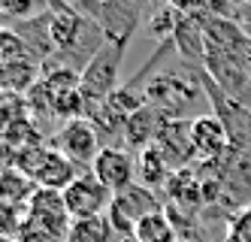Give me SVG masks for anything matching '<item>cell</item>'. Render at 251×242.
Instances as JSON below:
<instances>
[{
  "label": "cell",
  "instance_id": "6",
  "mask_svg": "<svg viewBox=\"0 0 251 242\" xmlns=\"http://www.w3.org/2000/svg\"><path fill=\"white\" fill-rule=\"evenodd\" d=\"M25 221H30L33 227H40L49 236L64 242L67 233H70V224H73V218L67 212V203H64V191L37 188L33 197H30V203L25 206Z\"/></svg>",
  "mask_w": 251,
  "mask_h": 242
},
{
  "label": "cell",
  "instance_id": "22",
  "mask_svg": "<svg viewBox=\"0 0 251 242\" xmlns=\"http://www.w3.org/2000/svg\"><path fill=\"white\" fill-rule=\"evenodd\" d=\"M121 242H136V239H133V236H124V239H121Z\"/></svg>",
  "mask_w": 251,
  "mask_h": 242
},
{
  "label": "cell",
  "instance_id": "10",
  "mask_svg": "<svg viewBox=\"0 0 251 242\" xmlns=\"http://www.w3.org/2000/svg\"><path fill=\"white\" fill-rule=\"evenodd\" d=\"M191 145H194V155L200 161L215 163L227 155V148L233 142H230V134L221 124V118L215 112H206V115L191 118Z\"/></svg>",
  "mask_w": 251,
  "mask_h": 242
},
{
  "label": "cell",
  "instance_id": "11",
  "mask_svg": "<svg viewBox=\"0 0 251 242\" xmlns=\"http://www.w3.org/2000/svg\"><path fill=\"white\" fill-rule=\"evenodd\" d=\"M154 145L160 148V155L170 161L173 170H185V166L197 158L194 145H191V121H164L160 134L154 139Z\"/></svg>",
  "mask_w": 251,
  "mask_h": 242
},
{
  "label": "cell",
  "instance_id": "1",
  "mask_svg": "<svg viewBox=\"0 0 251 242\" xmlns=\"http://www.w3.org/2000/svg\"><path fill=\"white\" fill-rule=\"evenodd\" d=\"M142 97L164 118L182 121V115L203 97V85H200V79L182 76V73H157L146 85V94Z\"/></svg>",
  "mask_w": 251,
  "mask_h": 242
},
{
  "label": "cell",
  "instance_id": "8",
  "mask_svg": "<svg viewBox=\"0 0 251 242\" xmlns=\"http://www.w3.org/2000/svg\"><path fill=\"white\" fill-rule=\"evenodd\" d=\"M112 191L103 188V185L91 176V173H82L70 188L64 191V203H67V212L73 221H82V218H100L109 212L112 206Z\"/></svg>",
  "mask_w": 251,
  "mask_h": 242
},
{
  "label": "cell",
  "instance_id": "13",
  "mask_svg": "<svg viewBox=\"0 0 251 242\" xmlns=\"http://www.w3.org/2000/svg\"><path fill=\"white\" fill-rule=\"evenodd\" d=\"M164 115L157 112V109H151L149 103L139 109V112H133L127 118V124H124V142L127 145H136V148H146V145H154L160 127H164Z\"/></svg>",
  "mask_w": 251,
  "mask_h": 242
},
{
  "label": "cell",
  "instance_id": "15",
  "mask_svg": "<svg viewBox=\"0 0 251 242\" xmlns=\"http://www.w3.org/2000/svg\"><path fill=\"white\" fill-rule=\"evenodd\" d=\"M33 191H37V185L33 179H27L22 170H3L0 173V203H6V206L19 209V206H27Z\"/></svg>",
  "mask_w": 251,
  "mask_h": 242
},
{
  "label": "cell",
  "instance_id": "19",
  "mask_svg": "<svg viewBox=\"0 0 251 242\" xmlns=\"http://www.w3.org/2000/svg\"><path fill=\"white\" fill-rule=\"evenodd\" d=\"M230 242H251V209L239 212L230 224Z\"/></svg>",
  "mask_w": 251,
  "mask_h": 242
},
{
  "label": "cell",
  "instance_id": "3",
  "mask_svg": "<svg viewBox=\"0 0 251 242\" xmlns=\"http://www.w3.org/2000/svg\"><path fill=\"white\" fill-rule=\"evenodd\" d=\"M88 22H94L103 30V40L109 43H121L127 46L130 36L136 30V25L146 15V6L142 3H91V6H76Z\"/></svg>",
  "mask_w": 251,
  "mask_h": 242
},
{
  "label": "cell",
  "instance_id": "18",
  "mask_svg": "<svg viewBox=\"0 0 251 242\" xmlns=\"http://www.w3.org/2000/svg\"><path fill=\"white\" fill-rule=\"evenodd\" d=\"M176 25H178V9H176V3H173V6H157V9L151 12L149 33L154 36L157 43H164V40H173Z\"/></svg>",
  "mask_w": 251,
  "mask_h": 242
},
{
  "label": "cell",
  "instance_id": "7",
  "mask_svg": "<svg viewBox=\"0 0 251 242\" xmlns=\"http://www.w3.org/2000/svg\"><path fill=\"white\" fill-rule=\"evenodd\" d=\"M88 173H91L103 188H109L112 194H121V191H127L130 185H136V158L121 145H103Z\"/></svg>",
  "mask_w": 251,
  "mask_h": 242
},
{
  "label": "cell",
  "instance_id": "16",
  "mask_svg": "<svg viewBox=\"0 0 251 242\" xmlns=\"http://www.w3.org/2000/svg\"><path fill=\"white\" fill-rule=\"evenodd\" d=\"M133 239H136V242H178V230H176V224H173V218H170L164 209H157V212L146 215V218L136 224Z\"/></svg>",
  "mask_w": 251,
  "mask_h": 242
},
{
  "label": "cell",
  "instance_id": "2",
  "mask_svg": "<svg viewBox=\"0 0 251 242\" xmlns=\"http://www.w3.org/2000/svg\"><path fill=\"white\" fill-rule=\"evenodd\" d=\"M124 54H127V46L109 43V40H103L94 49V54L79 73V88L88 97V103H103L109 94L118 91V73L124 64Z\"/></svg>",
  "mask_w": 251,
  "mask_h": 242
},
{
  "label": "cell",
  "instance_id": "5",
  "mask_svg": "<svg viewBox=\"0 0 251 242\" xmlns=\"http://www.w3.org/2000/svg\"><path fill=\"white\" fill-rule=\"evenodd\" d=\"M157 209H164V206L157 203L154 191L142 188V185H130L127 191H121V194L112 197V206H109V212H106V218H109L115 236L124 239V236H133L139 221L146 215H151V212H157Z\"/></svg>",
  "mask_w": 251,
  "mask_h": 242
},
{
  "label": "cell",
  "instance_id": "17",
  "mask_svg": "<svg viewBox=\"0 0 251 242\" xmlns=\"http://www.w3.org/2000/svg\"><path fill=\"white\" fill-rule=\"evenodd\" d=\"M64 242H115V230L109 224V218H82L70 224V233Z\"/></svg>",
  "mask_w": 251,
  "mask_h": 242
},
{
  "label": "cell",
  "instance_id": "20",
  "mask_svg": "<svg viewBox=\"0 0 251 242\" xmlns=\"http://www.w3.org/2000/svg\"><path fill=\"white\" fill-rule=\"evenodd\" d=\"M0 12H3V15H9V18H30V15L49 12V6H33V3H12V0H3V3H0Z\"/></svg>",
  "mask_w": 251,
  "mask_h": 242
},
{
  "label": "cell",
  "instance_id": "4",
  "mask_svg": "<svg viewBox=\"0 0 251 242\" xmlns=\"http://www.w3.org/2000/svg\"><path fill=\"white\" fill-rule=\"evenodd\" d=\"M51 148L55 152H61L64 158H70L79 170H91V163L94 158L100 155V134H97V127L88 121V118H73V121H67L55 136H51Z\"/></svg>",
  "mask_w": 251,
  "mask_h": 242
},
{
  "label": "cell",
  "instance_id": "14",
  "mask_svg": "<svg viewBox=\"0 0 251 242\" xmlns=\"http://www.w3.org/2000/svg\"><path fill=\"white\" fill-rule=\"evenodd\" d=\"M170 200L176 203V206H185V209H197L203 203V179L197 170H191V166H185V170H176L167 182Z\"/></svg>",
  "mask_w": 251,
  "mask_h": 242
},
{
  "label": "cell",
  "instance_id": "23",
  "mask_svg": "<svg viewBox=\"0 0 251 242\" xmlns=\"http://www.w3.org/2000/svg\"><path fill=\"white\" fill-rule=\"evenodd\" d=\"M0 242H15V239H0Z\"/></svg>",
  "mask_w": 251,
  "mask_h": 242
},
{
  "label": "cell",
  "instance_id": "12",
  "mask_svg": "<svg viewBox=\"0 0 251 242\" xmlns=\"http://www.w3.org/2000/svg\"><path fill=\"white\" fill-rule=\"evenodd\" d=\"M176 170L170 166V161L160 155L157 145H146L139 148L136 155V185H142V188L149 191H157V188H167V182Z\"/></svg>",
  "mask_w": 251,
  "mask_h": 242
},
{
  "label": "cell",
  "instance_id": "21",
  "mask_svg": "<svg viewBox=\"0 0 251 242\" xmlns=\"http://www.w3.org/2000/svg\"><path fill=\"white\" fill-rule=\"evenodd\" d=\"M15 242H61V239L49 236V233H46V230H40V227H33L30 221H22L19 233H15Z\"/></svg>",
  "mask_w": 251,
  "mask_h": 242
},
{
  "label": "cell",
  "instance_id": "9",
  "mask_svg": "<svg viewBox=\"0 0 251 242\" xmlns=\"http://www.w3.org/2000/svg\"><path fill=\"white\" fill-rule=\"evenodd\" d=\"M88 27H94V22H88V18L76 9V6H67V3H55L49 6V46L55 52H73Z\"/></svg>",
  "mask_w": 251,
  "mask_h": 242
}]
</instances>
